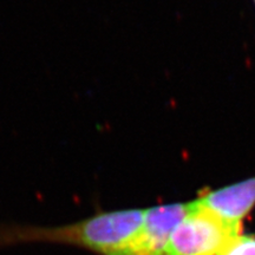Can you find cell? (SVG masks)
I'll return each instance as SVG.
<instances>
[{"label": "cell", "instance_id": "6da1fadb", "mask_svg": "<svg viewBox=\"0 0 255 255\" xmlns=\"http://www.w3.org/2000/svg\"><path fill=\"white\" fill-rule=\"evenodd\" d=\"M145 219V209H120L63 226H0V248L25 244H49L88 251L95 255H119L131 244Z\"/></svg>", "mask_w": 255, "mask_h": 255}, {"label": "cell", "instance_id": "7a4b0ae2", "mask_svg": "<svg viewBox=\"0 0 255 255\" xmlns=\"http://www.w3.org/2000/svg\"><path fill=\"white\" fill-rule=\"evenodd\" d=\"M240 231L241 223L226 221L194 201L171 233L168 255H221Z\"/></svg>", "mask_w": 255, "mask_h": 255}, {"label": "cell", "instance_id": "3957f363", "mask_svg": "<svg viewBox=\"0 0 255 255\" xmlns=\"http://www.w3.org/2000/svg\"><path fill=\"white\" fill-rule=\"evenodd\" d=\"M189 203H171L145 209L143 227L119 255H168L171 233L187 214Z\"/></svg>", "mask_w": 255, "mask_h": 255}, {"label": "cell", "instance_id": "277c9868", "mask_svg": "<svg viewBox=\"0 0 255 255\" xmlns=\"http://www.w3.org/2000/svg\"><path fill=\"white\" fill-rule=\"evenodd\" d=\"M196 202L226 221L241 223L255 207V176L206 191Z\"/></svg>", "mask_w": 255, "mask_h": 255}, {"label": "cell", "instance_id": "5b68a950", "mask_svg": "<svg viewBox=\"0 0 255 255\" xmlns=\"http://www.w3.org/2000/svg\"><path fill=\"white\" fill-rule=\"evenodd\" d=\"M221 255H255V235L239 234L229 242Z\"/></svg>", "mask_w": 255, "mask_h": 255}, {"label": "cell", "instance_id": "8992f818", "mask_svg": "<svg viewBox=\"0 0 255 255\" xmlns=\"http://www.w3.org/2000/svg\"><path fill=\"white\" fill-rule=\"evenodd\" d=\"M254 4H255V0H254Z\"/></svg>", "mask_w": 255, "mask_h": 255}]
</instances>
